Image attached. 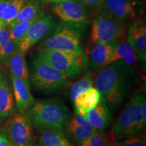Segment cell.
Wrapping results in <instances>:
<instances>
[{"instance_id":"cell-1","label":"cell","mask_w":146,"mask_h":146,"mask_svg":"<svg viewBox=\"0 0 146 146\" xmlns=\"http://www.w3.org/2000/svg\"><path fill=\"white\" fill-rule=\"evenodd\" d=\"M139 74L121 60L114 62L99 70L95 78V88L110 109L115 111L127 99Z\"/></svg>"},{"instance_id":"cell-25","label":"cell","mask_w":146,"mask_h":146,"mask_svg":"<svg viewBox=\"0 0 146 146\" xmlns=\"http://www.w3.org/2000/svg\"><path fill=\"white\" fill-rule=\"evenodd\" d=\"M44 14V12H41L39 14H38L37 16H35L34 18H33V19L30 20V21L18 23L13 27H9L11 39L12 41H14L17 44L18 42L23 37L24 35L26 33L28 29H29V27L31 26L32 24L35 23L36 21H37L39 18L42 17Z\"/></svg>"},{"instance_id":"cell-3","label":"cell","mask_w":146,"mask_h":146,"mask_svg":"<svg viewBox=\"0 0 146 146\" xmlns=\"http://www.w3.org/2000/svg\"><path fill=\"white\" fill-rule=\"evenodd\" d=\"M38 51L37 56L69 79L77 77L87 69V56L83 50Z\"/></svg>"},{"instance_id":"cell-9","label":"cell","mask_w":146,"mask_h":146,"mask_svg":"<svg viewBox=\"0 0 146 146\" xmlns=\"http://www.w3.org/2000/svg\"><path fill=\"white\" fill-rule=\"evenodd\" d=\"M56 22L51 16L43 15L29 27L26 33L17 43L18 50L26 54L31 47L44 39L54 30Z\"/></svg>"},{"instance_id":"cell-34","label":"cell","mask_w":146,"mask_h":146,"mask_svg":"<svg viewBox=\"0 0 146 146\" xmlns=\"http://www.w3.org/2000/svg\"><path fill=\"white\" fill-rule=\"evenodd\" d=\"M2 71H3V70H2V67H1V62H0V75H1Z\"/></svg>"},{"instance_id":"cell-22","label":"cell","mask_w":146,"mask_h":146,"mask_svg":"<svg viewBox=\"0 0 146 146\" xmlns=\"http://www.w3.org/2000/svg\"><path fill=\"white\" fill-rule=\"evenodd\" d=\"M25 55L17 49L8 61V68L10 74L29 81V70Z\"/></svg>"},{"instance_id":"cell-12","label":"cell","mask_w":146,"mask_h":146,"mask_svg":"<svg viewBox=\"0 0 146 146\" xmlns=\"http://www.w3.org/2000/svg\"><path fill=\"white\" fill-rule=\"evenodd\" d=\"M119 41V39H116L108 43H94L87 56V68L93 72L107 66Z\"/></svg>"},{"instance_id":"cell-33","label":"cell","mask_w":146,"mask_h":146,"mask_svg":"<svg viewBox=\"0 0 146 146\" xmlns=\"http://www.w3.org/2000/svg\"><path fill=\"white\" fill-rule=\"evenodd\" d=\"M43 1H48V2H52V3H58L62 2V1H66V0H43Z\"/></svg>"},{"instance_id":"cell-4","label":"cell","mask_w":146,"mask_h":146,"mask_svg":"<svg viewBox=\"0 0 146 146\" xmlns=\"http://www.w3.org/2000/svg\"><path fill=\"white\" fill-rule=\"evenodd\" d=\"M145 123L139 109V91H137L124 106L113 126L110 134L111 140L118 141L129 137L143 135Z\"/></svg>"},{"instance_id":"cell-35","label":"cell","mask_w":146,"mask_h":146,"mask_svg":"<svg viewBox=\"0 0 146 146\" xmlns=\"http://www.w3.org/2000/svg\"><path fill=\"white\" fill-rule=\"evenodd\" d=\"M10 146H16V145H13V144L10 143Z\"/></svg>"},{"instance_id":"cell-18","label":"cell","mask_w":146,"mask_h":146,"mask_svg":"<svg viewBox=\"0 0 146 146\" xmlns=\"http://www.w3.org/2000/svg\"><path fill=\"white\" fill-rule=\"evenodd\" d=\"M37 129L38 146H74L62 131L52 128Z\"/></svg>"},{"instance_id":"cell-36","label":"cell","mask_w":146,"mask_h":146,"mask_svg":"<svg viewBox=\"0 0 146 146\" xmlns=\"http://www.w3.org/2000/svg\"><path fill=\"white\" fill-rule=\"evenodd\" d=\"M0 28H1V26H0Z\"/></svg>"},{"instance_id":"cell-20","label":"cell","mask_w":146,"mask_h":146,"mask_svg":"<svg viewBox=\"0 0 146 146\" xmlns=\"http://www.w3.org/2000/svg\"><path fill=\"white\" fill-rule=\"evenodd\" d=\"M26 1L27 0H0V26L8 27Z\"/></svg>"},{"instance_id":"cell-10","label":"cell","mask_w":146,"mask_h":146,"mask_svg":"<svg viewBox=\"0 0 146 146\" xmlns=\"http://www.w3.org/2000/svg\"><path fill=\"white\" fill-rule=\"evenodd\" d=\"M53 12L64 23L85 26L89 22L88 10L78 0H66L56 3Z\"/></svg>"},{"instance_id":"cell-15","label":"cell","mask_w":146,"mask_h":146,"mask_svg":"<svg viewBox=\"0 0 146 146\" xmlns=\"http://www.w3.org/2000/svg\"><path fill=\"white\" fill-rule=\"evenodd\" d=\"M15 102L12 87L5 71L0 75V125L15 113Z\"/></svg>"},{"instance_id":"cell-30","label":"cell","mask_w":146,"mask_h":146,"mask_svg":"<svg viewBox=\"0 0 146 146\" xmlns=\"http://www.w3.org/2000/svg\"><path fill=\"white\" fill-rule=\"evenodd\" d=\"M78 1H80L85 7L94 9H99L102 8L104 0H78Z\"/></svg>"},{"instance_id":"cell-2","label":"cell","mask_w":146,"mask_h":146,"mask_svg":"<svg viewBox=\"0 0 146 146\" xmlns=\"http://www.w3.org/2000/svg\"><path fill=\"white\" fill-rule=\"evenodd\" d=\"M27 112L36 129L52 128L62 131L72 115L66 105L58 99L35 102Z\"/></svg>"},{"instance_id":"cell-7","label":"cell","mask_w":146,"mask_h":146,"mask_svg":"<svg viewBox=\"0 0 146 146\" xmlns=\"http://www.w3.org/2000/svg\"><path fill=\"white\" fill-rule=\"evenodd\" d=\"M2 130L14 145L35 146L33 125L27 111L14 113L3 123Z\"/></svg>"},{"instance_id":"cell-13","label":"cell","mask_w":146,"mask_h":146,"mask_svg":"<svg viewBox=\"0 0 146 146\" xmlns=\"http://www.w3.org/2000/svg\"><path fill=\"white\" fill-rule=\"evenodd\" d=\"M127 41L136 53L137 59L145 63L146 27L145 22L136 21L128 29Z\"/></svg>"},{"instance_id":"cell-11","label":"cell","mask_w":146,"mask_h":146,"mask_svg":"<svg viewBox=\"0 0 146 146\" xmlns=\"http://www.w3.org/2000/svg\"><path fill=\"white\" fill-rule=\"evenodd\" d=\"M62 131L70 141L80 146L96 131L85 116L75 113L67 120Z\"/></svg>"},{"instance_id":"cell-32","label":"cell","mask_w":146,"mask_h":146,"mask_svg":"<svg viewBox=\"0 0 146 146\" xmlns=\"http://www.w3.org/2000/svg\"><path fill=\"white\" fill-rule=\"evenodd\" d=\"M109 146H123V144H122V141H113V143L110 144Z\"/></svg>"},{"instance_id":"cell-21","label":"cell","mask_w":146,"mask_h":146,"mask_svg":"<svg viewBox=\"0 0 146 146\" xmlns=\"http://www.w3.org/2000/svg\"><path fill=\"white\" fill-rule=\"evenodd\" d=\"M102 100V96L96 88L91 87L80 94L73 101L75 111H87L94 108Z\"/></svg>"},{"instance_id":"cell-28","label":"cell","mask_w":146,"mask_h":146,"mask_svg":"<svg viewBox=\"0 0 146 146\" xmlns=\"http://www.w3.org/2000/svg\"><path fill=\"white\" fill-rule=\"evenodd\" d=\"M122 144L123 146H146L145 137L143 135L129 137L122 141Z\"/></svg>"},{"instance_id":"cell-8","label":"cell","mask_w":146,"mask_h":146,"mask_svg":"<svg viewBox=\"0 0 146 146\" xmlns=\"http://www.w3.org/2000/svg\"><path fill=\"white\" fill-rule=\"evenodd\" d=\"M124 33L123 23L106 12L101 11L93 17L90 35L93 43H108L119 39Z\"/></svg>"},{"instance_id":"cell-5","label":"cell","mask_w":146,"mask_h":146,"mask_svg":"<svg viewBox=\"0 0 146 146\" xmlns=\"http://www.w3.org/2000/svg\"><path fill=\"white\" fill-rule=\"evenodd\" d=\"M29 77L35 89L45 94L62 90L70 82L69 78L39 56L33 60Z\"/></svg>"},{"instance_id":"cell-17","label":"cell","mask_w":146,"mask_h":146,"mask_svg":"<svg viewBox=\"0 0 146 146\" xmlns=\"http://www.w3.org/2000/svg\"><path fill=\"white\" fill-rule=\"evenodd\" d=\"M102 11L120 21L134 18L137 10L131 0H104Z\"/></svg>"},{"instance_id":"cell-29","label":"cell","mask_w":146,"mask_h":146,"mask_svg":"<svg viewBox=\"0 0 146 146\" xmlns=\"http://www.w3.org/2000/svg\"><path fill=\"white\" fill-rule=\"evenodd\" d=\"M139 106L141 111L142 117L145 122H146V102H145V93L143 91H139Z\"/></svg>"},{"instance_id":"cell-27","label":"cell","mask_w":146,"mask_h":146,"mask_svg":"<svg viewBox=\"0 0 146 146\" xmlns=\"http://www.w3.org/2000/svg\"><path fill=\"white\" fill-rule=\"evenodd\" d=\"M17 49V44L11 39L6 43L0 45V62L1 64H8Z\"/></svg>"},{"instance_id":"cell-31","label":"cell","mask_w":146,"mask_h":146,"mask_svg":"<svg viewBox=\"0 0 146 146\" xmlns=\"http://www.w3.org/2000/svg\"><path fill=\"white\" fill-rule=\"evenodd\" d=\"M10 141L2 129H0V146H10Z\"/></svg>"},{"instance_id":"cell-16","label":"cell","mask_w":146,"mask_h":146,"mask_svg":"<svg viewBox=\"0 0 146 146\" xmlns=\"http://www.w3.org/2000/svg\"><path fill=\"white\" fill-rule=\"evenodd\" d=\"M85 117L96 131L103 132L112 123V114L110 109L103 100L94 108L85 111Z\"/></svg>"},{"instance_id":"cell-6","label":"cell","mask_w":146,"mask_h":146,"mask_svg":"<svg viewBox=\"0 0 146 146\" xmlns=\"http://www.w3.org/2000/svg\"><path fill=\"white\" fill-rule=\"evenodd\" d=\"M84 27L66 23L61 24L39 45L38 50H82Z\"/></svg>"},{"instance_id":"cell-26","label":"cell","mask_w":146,"mask_h":146,"mask_svg":"<svg viewBox=\"0 0 146 146\" xmlns=\"http://www.w3.org/2000/svg\"><path fill=\"white\" fill-rule=\"evenodd\" d=\"M111 141L110 136L104 131H96L80 146H109Z\"/></svg>"},{"instance_id":"cell-24","label":"cell","mask_w":146,"mask_h":146,"mask_svg":"<svg viewBox=\"0 0 146 146\" xmlns=\"http://www.w3.org/2000/svg\"><path fill=\"white\" fill-rule=\"evenodd\" d=\"M41 12V6L37 1H33L29 2L21 8L15 19L12 22V23L8 27H12L18 23L30 21L37 16L38 14H39Z\"/></svg>"},{"instance_id":"cell-14","label":"cell","mask_w":146,"mask_h":146,"mask_svg":"<svg viewBox=\"0 0 146 146\" xmlns=\"http://www.w3.org/2000/svg\"><path fill=\"white\" fill-rule=\"evenodd\" d=\"M16 108L18 112H23L30 108L36 101L31 92L29 81L18 78L10 74Z\"/></svg>"},{"instance_id":"cell-19","label":"cell","mask_w":146,"mask_h":146,"mask_svg":"<svg viewBox=\"0 0 146 146\" xmlns=\"http://www.w3.org/2000/svg\"><path fill=\"white\" fill-rule=\"evenodd\" d=\"M118 60H121L129 68L137 71V56L133 47L127 41H119L115 48L112 58L110 59L107 65Z\"/></svg>"},{"instance_id":"cell-23","label":"cell","mask_w":146,"mask_h":146,"mask_svg":"<svg viewBox=\"0 0 146 146\" xmlns=\"http://www.w3.org/2000/svg\"><path fill=\"white\" fill-rule=\"evenodd\" d=\"M92 72L88 70L83 77L76 81L74 83H73L71 87H69L66 95L70 101L73 102L76 99V97L86 91L87 89L92 87Z\"/></svg>"}]
</instances>
